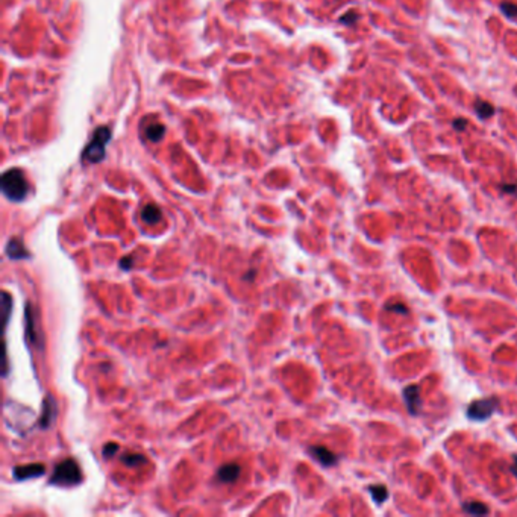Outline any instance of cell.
Returning a JSON list of instances; mask_svg holds the SVG:
<instances>
[{
    "mask_svg": "<svg viewBox=\"0 0 517 517\" xmlns=\"http://www.w3.org/2000/svg\"><path fill=\"white\" fill-rule=\"evenodd\" d=\"M141 218L147 223V225H157L161 220V209L152 203L146 205L141 211Z\"/></svg>",
    "mask_w": 517,
    "mask_h": 517,
    "instance_id": "8fae6325",
    "label": "cell"
},
{
    "mask_svg": "<svg viewBox=\"0 0 517 517\" xmlns=\"http://www.w3.org/2000/svg\"><path fill=\"white\" fill-rule=\"evenodd\" d=\"M497 404H499V401L496 398H487V399L475 401L469 407L467 416L472 420H485L494 413V410L497 408Z\"/></svg>",
    "mask_w": 517,
    "mask_h": 517,
    "instance_id": "277c9868",
    "label": "cell"
},
{
    "mask_svg": "<svg viewBox=\"0 0 517 517\" xmlns=\"http://www.w3.org/2000/svg\"><path fill=\"white\" fill-rule=\"evenodd\" d=\"M2 296H4V299H2V310H4V325L7 326V325H8V320H10V314H11V304H13V301H11V296H10L7 291H4V293H2Z\"/></svg>",
    "mask_w": 517,
    "mask_h": 517,
    "instance_id": "ac0fdd59",
    "label": "cell"
},
{
    "mask_svg": "<svg viewBox=\"0 0 517 517\" xmlns=\"http://www.w3.org/2000/svg\"><path fill=\"white\" fill-rule=\"evenodd\" d=\"M356 20V16L355 14H352L350 17H344V19H341V22H344V23H353Z\"/></svg>",
    "mask_w": 517,
    "mask_h": 517,
    "instance_id": "cb8c5ba5",
    "label": "cell"
},
{
    "mask_svg": "<svg viewBox=\"0 0 517 517\" xmlns=\"http://www.w3.org/2000/svg\"><path fill=\"white\" fill-rule=\"evenodd\" d=\"M82 481V473L78 466V463L71 458H67L56 464L52 476L50 484L53 485H76Z\"/></svg>",
    "mask_w": 517,
    "mask_h": 517,
    "instance_id": "7a4b0ae2",
    "label": "cell"
},
{
    "mask_svg": "<svg viewBox=\"0 0 517 517\" xmlns=\"http://www.w3.org/2000/svg\"><path fill=\"white\" fill-rule=\"evenodd\" d=\"M109 137H111V134H109L108 127H105V126L99 127L94 132L93 140L88 143L87 149L84 151V160L87 163H91V164L102 161V158L105 157V146L109 141Z\"/></svg>",
    "mask_w": 517,
    "mask_h": 517,
    "instance_id": "3957f363",
    "label": "cell"
},
{
    "mask_svg": "<svg viewBox=\"0 0 517 517\" xmlns=\"http://www.w3.org/2000/svg\"><path fill=\"white\" fill-rule=\"evenodd\" d=\"M240 473H241V469L238 464H225L218 469L217 478L220 482L228 484V482H234L240 476Z\"/></svg>",
    "mask_w": 517,
    "mask_h": 517,
    "instance_id": "30bf717a",
    "label": "cell"
},
{
    "mask_svg": "<svg viewBox=\"0 0 517 517\" xmlns=\"http://www.w3.org/2000/svg\"><path fill=\"white\" fill-rule=\"evenodd\" d=\"M511 472L517 476V455L512 458V466H511Z\"/></svg>",
    "mask_w": 517,
    "mask_h": 517,
    "instance_id": "603a6c76",
    "label": "cell"
},
{
    "mask_svg": "<svg viewBox=\"0 0 517 517\" xmlns=\"http://www.w3.org/2000/svg\"><path fill=\"white\" fill-rule=\"evenodd\" d=\"M4 194L13 202H22L29 193V184L25 173L20 169H10L2 175L0 181Z\"/></svg>",
    "mask_w": 517,
    "mask_h": 517,
    "instance_id": "6da1fadb",
    "label": "cell"
},
{
    "mask_svg": "<svg viewBox=\"0 0 517 517\" xmlns=\"http://www.w3.org/2000/svg\"><path fill=\"white\" fill-rule=\"evenodd\" d=\"M56 414V404L52 396H47L44 401V408H43V416L40 417V428L46 429L50 426L52 420L55 419Z\"/></svg>",
    "mask_w": 517,
    "mask_h": 517,
    "instance_id": "9c48e42d",
    "label": "cell"
},
{
    "mask_svg": "<svg viewBox=\"0 0 517 517\" xmlns=\"http://www.w3.org/2000/svg\"><path fill=\"white\" fill-rule=\"evenodd\" d=\"M387 310H390V311H396V313H401V314H407V313H408V308H407L405 305H401V304L387 305Z\"/></svg>",
    "mask_w": 517,
    "mask_h": 517,
    "instance_id": "44dd1931",
    "label": "cell"
},
{
    "mask_svg": "<svg viewBox=\"0 0 517 517\" xmlns=\"http://www.w3.org/2000/svg\"><path fill=\"white\" fill-rule=\"evenodd\" d=\"M164 131H166V127L161 124V123H154V124H151L149 127H147V138L151 140V141H158V140H161L163 138V135H164Z\"/></svg>",
    "mask_w": 517,
    "mask_h": 517,
    "instance_id": "2e32d148",
    "label": "cell"
},
{
    "mask_svg": "<svg viewBox=\"0 0 517 517\" xmlns=\"http://www.w3.org/2000/svg\"><path fill=\"white\" fill-rule=\"evenodd\" d=\"M146 457L144 455H140V454H126L123 457V463L127 466V467H140L143 464H146Z\"/></svg>",
    "mask_w": 517,
    "mask_h": 517,
    "instance_id": "9a60e30c",
    "label": "cell"
},
{
    "mask_svg": "<svg viewBox=\"0 0 517 517\" xmlns=\"http://www.w3.org/2000/svg\"><path fill=\"white\" fill-rule=\"evenodd\" d=\"M467 126V120L466 118H457L454 120V127L457 129V131H464Z\"/></svg>",
    "mask_w": 517,
    "mask_h": 517,
    "instance_id": "7402d4cb",
    "label": "cell"
},
{
    "mask_svg": "<svg viewBox=\"0 0 517 517\" xmlns=\"http://www.w3.org/2000/svg\"><path fill=\"white\" fill-rule=\"evenodd\" d=\"M310 452L325 467L334 466L337 463V457L328 448H325V446H313V448H310Z\"/></svg>",
    "mask_w": 517,
    "mask_h": 517,
    "instance_id": "ba28073f",
    "label": "cell"
},
{
    "mask_svg": "<svg viewBox=\"0 0 517 517\" xmlns=\"http://www.w3.org/2000/svg\"><path fill=\"white\" fill-rule=\"evenodd\" d=\"M26 326H28V329H26V334H28V338L32 341V343H35L37 344V335L34 334V331H32V328H34V319H32V310H31V304H28V310H26Z\"/></svg>",
    "mask_w": 517,
    "mask_h": 517,
    "instance_id": "e0dca14e",
    "label": "cell"
},
{
    "mask_svg": "<svg viewBox=\"0 0 517 517\" xmlns=\"http://www.w3.org/2000/svg\"><path fill=\"white\" fill-rule=\"evenodd\" d=\"M117 451H118V446H117L115 443H108V445L103 448V455H105V457H112Z\"/></svg>",
    "mask_w": 517,
    "mask_h": 517,
    "instance_id": "ffe728a7",
    "label": "cell"
},
{
    "mask_svg": "<svg viewBox=\"0 0 517 517\" xmlns=\"http://www.w3.org/2000/svg\"><path fill=\"white\" fill-rule=\"evenodd\" d=\"M5 252L10 260H25V258H29L28 249L25 247L20 238H11L5 247Z\"/></svg>",
    "mask_w": 517,
    "mask_h": 517,
    "instance_id": "8992f818",
    "label": "cell"
},
{
    "mask_svg": "<svg viewBox=\"0 0 517 517\" xmlns=\"http://www.w3.org/2000/svg\"><path fill=\"white\" fill-rule=\"evenodd\" d=\"M404 396H405V402L408 407V411L411 414H417L420 410V392L417 385H410L404 390Z\"/></svg>",
    "mask_w": 517,
    "mask_h": 517,
    "instance_id": "52a82bcc",
    "label": "cell"
},
{
    "mask_svg": "<svg viewBox=\"0 0 517 517\" xmlns=\"http://www.w3.org/2000/svg\"><path fill=\"white\" fill-rule=\"evenodd\" d=\"M370 494H372V497H373V500L376 502V503H382V502H385L387 500V497H389V490H387V487L385 485H372L370 488Z\"/></svg>",
    "mask_w": 517,
    "mask_h": 517,
    "instance_id": "7c38bea8",
    "label": "cell"
},
{
    "mask_svg": "<svg viewBox=\"0 0 517 517\" xmlns=\"http://www.w3.org/2000/svg\"><path fill=\"white\" fill-rule=\"evenodd\" d=\"M464 511L469 512V514H473V515H484V514H488V508L487 505H484L482 502H467L464 503Z\"/></svg>",
    "mask_w": 517,
    "mask_h": 517,
    "instance_id": "4fadbf2b",
    "label": "cell"
},
{
    "mask_svg": "<svg viewBox=\"0 0 517 517\" xmlns=\"http://www.w3.org/2000/svg\"><path fill=\"white\" fill-rule=\"evenodd\" d=\"M475 111H476V114H478L482 120H485V118H488V117L493 115L494 108H493L488 102H485V100H478V102L475 103Z\"/></svg>",
    "mask_w": 517,
    "mask_h": 517,
    "instance_id": "5bb4252c",
    "label": "cell"
},
{
    "mask_svg": "<svg viewBox=\"0 0 517 517\" xmlns=\"http://www.w3.org/2000/svg\"><path fill=\"white\" fill-rule=\"evenodd\" d=\"M46 472L43 464H26V466H17L14 469V478L19 481H26L31 478L43 476Z\"/></svg>",
    "mask_w": 517,
    "mask_h": 517,
    "instance_id": "5b68a950",
    "label": "cell"
},
{
    "mask_svg": "<svg viewBox=\"0 0 517 517\" xmlns=\"http://www.w3.org/2000/svg\"><path fill=\"white\" fill-rule=\"evenodd\" d=\"M500 10L509 19H515L517 17V5H514V4H502Z\"/></svg>",
    "mask_w": 517,
    "mask_h": 517,
    "instance_id": "d6986e66",
    "label": "cell"
},
{
    "mask_svg": "<svg viewBox=\"0 0 517 517\" xmlns=\"http://www.w3.org/2000/svg\"><path fill=\"white\" fill-rule=\"evenodd\" d=\"M502 188H503L505 191H514V190H515V185H509V187H508V185H503Z\"/></svg>",
    "mask_w": 517,
    "mask_h": 517,
    "instance_id": "d4e9b609",
    "label": "cell"
}]
</instances>
